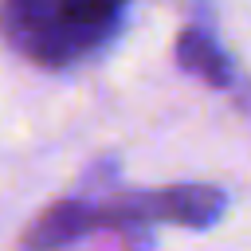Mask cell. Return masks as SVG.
Returning <instances> with one entry per match:
<instances>
[{
	"mask_svg": "<svg viewBox=\"0 0 251 251\" xmlns=\"http://www.w3.org/2000/svg\"><path fill=\"white\" fill-rule=\"evenodd\" d=\"M176 63L184 71H192L196 78H204L216 90H231L235 86V67L227 59V51L200 27H184L176 35Z\"/></svg>",
	"mask_w": 251,
	"mask_h": 251,
	"instance_id": "277c9868",
	"label": "cell"
},
{
	"mask_svg": "<svg viewBox=\"0 0 251 251\" xmlns=\"http://www.w3.org/2000/svg\"><path fill=\"white\" fill-rule=\"evenodd\" d=\"M94 231V200L71 196L43 208L20 235V251H63Z\"/></svg>",
	"mask_w": 251,
	"mask_h": 251,
	"instance_id": "3957f363",
	"label": "cell"
},
{
	"mask_svg": "<svg viewBox=\"0 0 251 251\" xmlns=\"http://www.w3.org/2000/svg\"><path fill=\"white\" fill-rule=\"evenodd\" d=\"M227 192L216 184H169L153 192H118L102 204H94V231L118 227H153V224H176V227H208L224 216Z\"/></svg>",
	"mask_w": 251,
	"mask_h": 251,
	"instance_id": "7a4b0ae2",
	"label": "cell"
},
{
	"mask_svg": "<svg viewBox=\"0 0 251 251\" xmlns=\"http://www.w3.org/2000/svg\"><path fill=\"white\" fill-rule=\"evenodd\" d=\"M129 0H0V35L39 67L94 55L126 20Z\"/></svg>",
	"mask_w": 251,
	"mask_h": 251,
	"instance_id": "6da1fadb",
	"label": "cell"
}]
</instances>
